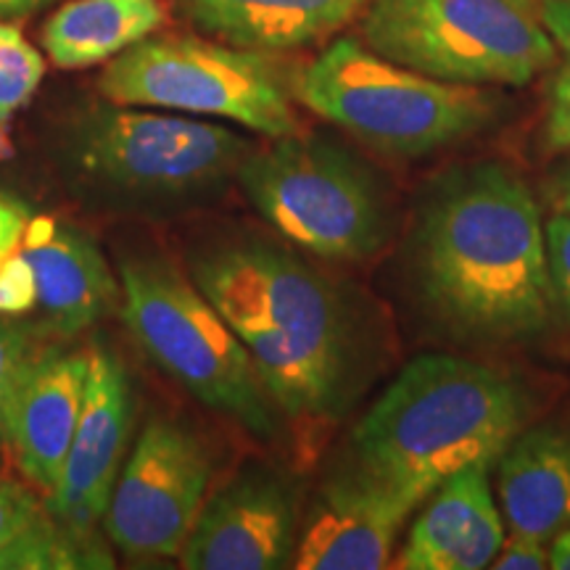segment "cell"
I'll return each instance as SVG.
<instances>
[{
	"label": "cell",
	"instance_id": "1",
	"mask_svg": "<svg viewBox=\"0 0 570 570\" xmlns=\"http://www.w3.org/2000/svg\"><path fill=\"white\" fill-rule=\"evenodd\" d=\"M412 277L433 320L460 341L525 344L552 315L547 238L523 177L499 161L433 185L412 233Z\"/></svg>",
	"mask_w": 570,
	"mask_h": 570
},
{
	"label": "cell",
	"instance_id": "2",
	"mask_svg": "<svg viewBox=\"0 0 570 570\" xmlns=\"http://www.w3.org/2000/svg\"><path fill=\"white\" fill-rule=\"evenodd\" d=\"M190 277L246 346L285 417L336 423L367 383V333L352 298L291 248L262 238L206 246Z\"/></svg>",
	"mask_w": 570,
	"mask_h": 570
},
{
	"label": "cell",
	"instance_id": "3",
	"mask_svg": "<svg viewBox=\"0 0 570 570\" xmlns=\"http://www.w3.org/2000/svg\"><path fill=\"white\" fill-rule=\"evenodd\" d=\"M529 394L512 375L454 354L412 360L352 431V462L410 504L487 462L525 428Z\"/></svg>",
	"mask_w": 570,
	"mask_h": 570
},
{
	"label": "cell",
	"instance_id": "4",
	"mask_svg": "<svg viewBox=\"0 0 570 570\" xmlns=\"http://www.w3.org/2000/svg\"><path fill=\"white\" fill-rule=\"evenodd\" d=\"M252 151L223 125L114 104L80 114L63 130L56 164L80 204L175 214L217 196Z\"/></svg>",
	"mask_w": 570,
	"mask_h": 570
},
{
	"label": "cell",
	"instance_id": "5",
	"mask_svg": "<svg viewBox=\"0 0 570 570\" xmlns=\"http://www.w3.org/2000/svg\"><path fill=\"white\" fill-rule=\"evenodd\" d=\"M294 96L367 148L399 159L460 146L499 114V101L483 88L433 80L354 38L327 46L296 77Z\"/></svg>",
	"mask_w": 570,
	"mask_h": 570
},
{
	"label": "cell",
	"instance_id": "6",
	"mask_svg": "<svg viewBox=\"0 0 570 570\" xmlns=\"http://www.w3.org/2000/svg\"><path fill=\"white\" fill-rule=\"evenodd\" d=\"M122 315L130 336L206 410L275 441L281 420L246 346L217 306L159 256H130L119 267Z\"/></svg>",
	"mask_w": 570,
	"mask_h": 570
},
{
	"label": "cell",
	"instance_id": "7",
	"mask_svg": "<svg viewBox=\"0 0 570 570\" xmlns=\"http://www.w3.org/2000/svg\"><path fill=\"white\" fill-rule=\"evenodd\" d=\"M362 38L383 59L473 88H523L558 56L541 0H370Z\"/></svg>",
	"mask_w": 570,
	"mask_h": 570
},
{
	"label": "cell",
	"instance_id": "8",
	"mask_svg": "<svg viewBox=\"0 0 570 570\" xmlns=\"http://www.w3.org/2000/svg\"><path fill=\"white\" fill-rule=\"evenodd\" d=\"M235 180L273 230L320 259H370L391 235L375 173L338 142L298 132L275 138L246 156Z\"/></svg>",
	"mask_w": 570,
	"mask_h": 570
},
{
	"label": "cell",
	"instance_id": "9",
	"mask_svg": "<svg viewBox=\"0 0 570 570\" xmlns=\"http://www.w3.org/2000/svg\"><path fill=\"white\" fill-rule=\"evenodd\" d=\"M98 88L109 104L230 119L273 140L302 127L288 82L273 59L202 38L135 42L104 69Z\"/></svg>",
	"mask_w": 570,
	"mask_h": 570
},
{
	"label": "cell",
	"instance_id": "10",
	"mask_svg": "<svg viewBox=\"0 0 570 570\" xmlns=\"http://www.w3.org/2000/svg\"><path fill=\"white\" fill-rule=\"evenodd\" d=\"M212 454L188 425L148 420L127 458L104 525L125 558H180L212 483Z\"/></svg>",
	"mask_w": 570,
	"mask_h": 570
},
{
	"label": "cell",
	"instance_id": "11",
	"mask_svg": "<svg viewBox=\"0 0 570 570\" xmlns=\"http://www.w3.org/2000/svg\"><path fill=\"white\" fill-rule=\"evenodd\" d=\"M298 491L273 468L248 465L206 497L185 539L188 570H275L294 560Z\"/></svg>",
	"mask_w": 570,
	"mask_h": 570
},
{
	"label": "cell",
	"instance_id": "12",
	"mask_svg": "<svg viewBox=\"0 0 570 570\" xmlns=\"http://www.w3.org/2000/svg\"><path fill=\"white\" fill-rule=\"evenodd\" d=\"M132 433V389L127 370L106 346L88 352L85 402L46 510L82 539H96Z\"/></svg>",
	"mask_w": 570,
	"mask_h": 570
},
{
	"label": "cell",
	"instance_id": "13",
	"mask_svg": "<svg viewBox=\"0 0 570 570\" xmlns=\"http://www.w3.org/2000/svg\"><path fill=\"white\" fill-rule=\"evenodd\" d=\"M415 504L348 465L325 481L298 533V570H377L391 554Z\"/></svg>",
	"mask_w": 570,
	"mask_h": 570
},
{
	"label": "cell",
	"instance_id": "14",
	"mask_svg": "<svg viewBox=\"0 0 570 570\" xmlns=\"http://www.w3.org/2000/svg\"><path fill=\"white\" fill-rule=\"evenodd\" d=\"M88 354H35L21 373L6 410L3 441H9L27 483L42 494L53 489L85 402Z\"/></svg>",
	"mask_w": 570,
	"mask_h": 570
},
{
	"label": "cell",
	"instance_id": "15",
	"mask_svg": "<svg viewBox=\"0 0 570 570\" xmlns=\"http://www.w3.org/2000/svg\"><path fill=\"white\" fill-rule=\"evenodd\" d=\"M487 462L458 470L420 504L396 568L481 570L504 541V518L491 494Z\"/></svg>",
	"mask_w": 570,
	"mask_h": 570
},
{
	"label": "cell",
	"instance_id": "16",
	"mask_svg": "<svg viewBox=\"0 0 570 570\" xmlns=\"http://www.w3.org/2000/svg\"><path fill=\"white\" fill-rule=\"evenodd\" d=\"M19 252L35 269L38 306L61 336L101 323L122 302V285L90 235L53 217H32Z\"/></svg>",
	"mask_w": 570,
	"mask_h": 570
},
{
	"label": "cell",
	"instance_id": "17",
	"mask_svg": "<svg viewBox=\"0 0 570 570\" xmlns=\"http://www.w3.org/2000/svg\"><path fill=\"white\" fill-rule=\"evenodd\" d=\"M497 494L510 533L550 541L570 529V433L523 428L497 458Z\"/></svg>",
	"mask_w": 570,
	"mask_h": 570
},
{
	"label": "cell",
	"instance_id": "18",
	"mask_svg": "<svg viewBox=\"0 0 570 570\" xmlns=\"http://www.w3.org/2000/svg\"><path fill=\"white\" fill-rule=\"evenodd\" d=\"M196 27L248 51H294L346 27L370 0H180Z\"/></svg>",
	"mask_w": 570,
	"mask_h": 570
},
{
	"label": "cell",
	"instance_id": "19",
	"mask_svg": "<svg viewBox=\"0 0 570 570\" xmlns=\"http://www.w3.org/2000/svg\"><path fill=\"white\" fill-rule=\"evenodd\" d=\"M167 19L161 0H69L42 27V48L61 69L117 59Z\"/></svg>",
	"mask_w": 570,
	"mask_h": 570
},
{
	"label": "cell",
	"instance_id": "20",
	"mask_svg": "<svg viewBox=\"0 0 570 570\" xmlns=\"http://www.w3.org/2000/svg\"><path fill=\"white\" fill-rule=\"evenodd\" d=\"M6 568H111V562L96 539L77 537L46 510L0 550V570Z\"/></svg>",
	"mask_w": 570,
	"mask_h": 570
},
{
	"label": "cell",
	"instance_id": "21",
	"mask_svg": "<svg viewBox=\"0 0 570 570\" xmlns=\"http://www.w3.org/2000/svg\"><path fill=\"white\" fill-rule=\"evenodd\" d=\"M46 77V59L19 27L0 21V130L24 109Z\"/></svg>",
	"mask_w": 570,
	"mask_h": 570
},
{
	"label": "cell",
	"instance_id": "22",
	"mask_svg": "<svg viewBox=\"0 0 570 570\" xmlns=\"http://www.w3.org/2000/svg\"><path fill=\"white\" fill-rule=\"evenodd\" d=\"M35 354L38 352L32 348L30 333L0 315V439H3L6 410H9L13 389Z\"/></svg>",
	"mask_w": 570,
	"mask_h": 570
},
{
	"label": "cell",
	"instance_id": "23",
	"mask_svg": "<svg viewBox=\"0 0 570 570\" xmlns=\"http://www.w3.org/2000/svg\"><path fill=\"white\" fill-rule=\"evenodd\" d=\"M547 273H550L552 302L570 323V214L558 212L544 223Z\"/></svg>",
	"mask_w": 570,
	"mask_h": 570
},
{
	"label": "cell",
	"instance_id": "24",
	"mask_svg": "<svg viewBox=\"0 0 570 570\" xmlns=\"http://www.w3.org/2000/svg\"><path fill=\"white\" fill-rule=\"evenodd\" d=\"M38 306V283L35 269L24 254L17 252L0 265V315L13 317Z\"/></svg>",
	"mask_w": 570,
	"mask_h": 570
},
{
	"label": "cell",
	"instance_id": "25",
	"mask_svg": "<svg viewBox=\"0 0 570 570\" xmlns=\"http://www.w3.org/2000/svg\"><path fill=\"white\" fill-rule=\"evenodd\" d=\"M40 512L42 504L32 483L0 479V550L11 544L19 531L30 525Z\"/></svg>",
	"mask_w": 570,
	"mask_h": 570
},
{
	"label": "cell",
	"instance_id": "26",
	"mask_svg": "<svg viewBox=\"0 0 570 570\" xmlns=\"http://www.w3.org/2000/svg\"><path fill=\"white\" fill-rule=\"evenodd\" d=\"M544 146L552 154L570 151V59L554 71L544 119Z\"/></svg>",
	"mask_w": 570,
	"mask_h": 570
},
{
	"label": "cell",
	"instance_id": "27",
	"mask_svg": "<svg viewBox=\"0 0 570 570\" xmlns=\"http://www.w3.org/2000/svg\"><path fill=\"white\" fill-rule=\"evenodd\" d=\"M489 568L497 570H544L550 568V547L547 539L525 537V533H510L499 547L497 558Z\"/></svg>",
	"mask_w": 570,
	"mask_h": 570
},
{
	"label": "cell",
	"instance_id": "28",
	"mask_svg": "<svg viewBox=\"0 0 570 570\" xmlns=\"http://www.w3.org/2000/svg\"><path fill=\"white\" fill-rule=\"evenodd\" d=\"M30 212L17 198L0 196V265L11 254L19 252L21 238H24L27 225H30Z\"/></svg>",
	"mask_w": 570,
	"mask_h": 570
},
{
	"label": "cell",
	"instance_id": "29",
	"mask_svg": "<svg viewBox=\"0 0 570 570\" xmlns=\"http://www.w3.org/2000/svg\"><path fill=\"white\" fill-rule=\"evenodd\" d=\"M541 24L570 59V0H541Z\"/></svg>",
	"mask_w": 570,
	"mask_h": 570
},
{
	"label": "cell",
	"instance_id": "30",
	"mask_svg": "<svg viewBox=\"0 0 570 570\" xmlns=\"http://www.w3.org/2000/svg\"><path fill=\"white\" fill-rule=\"evenodd\" d=\"M51 3H56V0H0V21L30 17V13L46 9Z\"/></svg>",
	"mask_w": 570,
	"mask_h": 570
},
{
	"label": "cell",
	"instance_id": "31",
	"mask_svg": "<svg viewBox=\"0 0 570 570\" xmlns=\"http://www.w3.org/2000/svg\"><path fill=\"white\" fill-rule=\"evenodd\" d=\"M550 568L570 570V529L560 531L558 537H554L550 550Z\"/></svg>",
	"mask_w": 570,
	"mask_h": 570
},
{
	"label": "cell",
	"instance_id": "32",
	"mask_svg": "<svg viewBox=\"0 0 570 570\" xmlns=\"http://www.w3.org/2000/svg\"><path fill=\"white\" fill-rule=\"evenodd\" d=\"M558 204H560V212L570 214V164L558 183Z\"/></svg>",
	"mask_w": 570,
	"mask_h": 570
}]
</instances>
